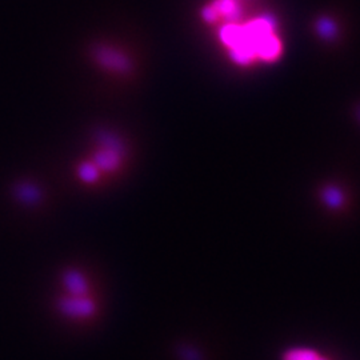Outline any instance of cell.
Segmentation results:
<instances>
[{
  "label": "cell",
  "mask_w": 360,
  "mask_h": 360,
  "mask_svg": "<svg viewBox=\"0 0 360 360\" xmlns=\"http://www.w3.org/2000/svg\"><path fill=\"white\" fill-rule=\"evenodd\" d=\"M98 59L101 62V65H105L110 70L114 71H126L129 68V63L126 60V58H123L122 53L114 51V50H105L102 49L98 52Z\"/></svg>",
  "instance_id": "cell-3"
},
{
  "label": "cell",
  "mask_w": 360,
  "mask_h": 360,
  "mask_svg": "<svg viewBox=\"0 0 360 360\" xmlns=\"http://www.w3.org/2000/svg\"><path fill=\"white\" fill-rule=\"evenodd\" d=\"M319 355L307 348H295L284 355V360H318Z\"/></svg>",
  "instance_id": "cell-5"
},
{
  "label": "cell",
  "mask_w": 360,
  "mask_h": 360,
  "mask_svg": "<svg viewBox=\"0 0 360 360\" xmlns=\"http://www.w3.org/2000/svg\"><path fill=\"white\" fill-rule=\"evenodd\" d=\"M60 311L70 318L84 319L95 312V304L89 295H67L60 302Z\"/></svg>",
  "instance_id": "cell-2"
},
{
  "label": "cell",
  "mask_w": 360,
  "mask_h": 360,
  "mask_svg": "<svg viewBox=\"0 0 360 360\" xmlns=\"http://www.w3.org/2000/svg\"><path fill=\"white\" fill-rule=\"evenodd\" d=\"M318 360H324V359H321V358H319V359H318Z\"/></svg>",
  "instance_id": "cell-6"
},
{
  "label": "cell",
  "mask_w": 360,
  "mask_h": 360,
  "mask_svg": "<svg viewBox=\"0 0 360 360\" xmlns=\"http://www.w3.org/2000/svg\"><path fill=\"white\" fill-rule=\"evenodd\" d=\"M65 284L68 295H89V284L82 274L70 271L65 276Z\"/></svg>",
  "instance_id": "cell-4"
},
{
  "label": "cell",
  "mask_w": 360,
  "mask_h": 360,
  "mask_svg": "<svg viewBox=\"0 0 360 360\" xmlns=\"http://www.w3.org/2000/svg\"><path fill=\"white\" fill-rule=\"evenodd\" d=\"M219 41L232 65L242 68L275 65L283 56V40L270 16L226 23L219 30Z\"/></svg>",
  "instance_id": "cell-1"
}]
</instances>
